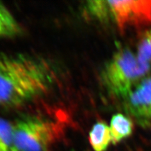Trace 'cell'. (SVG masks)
<instances>
[{"instance_id":"ba28073f","label":"cell","mask_w":151,"mask_h":151,"mask_svg":"<svg viewBox=\"0 0 151 151\" xmlns=\"http://www.w3.org/2000/svg\"><path fill=\"white\" fill-rule=\"evenodd\" d=\"M20 27L10 11L0 3V38L10 37L20 33Z\"/></svg>"},{"instance_id":"8992f818","label":"cell","mask_w":151,"mask_h":151,"mask_svg":"<svg viewBox=\"0 0 151 151\" xmlns=\"http://www.w3.org/2000/svg\"><path fill=\"white\" fill-rule=\"evenodd\" d=\"M89 140L94 151H105L112 142L110 127L105 122H97L89 132Z\"/></svg>"},{"instance_id":"30bf717a","label":"cell","mask_w":151,"mask_h":151,"mask_svg":"<svg viewBox=\"0 0 151 151\" xmlns=\"http://www.w3.org/2000/svg\"><path fill=\"white\" fill-rule=\"evenodd\" d=\"M84 7L88 15L97 20L106 22L110 20V10L107 1H89L85 4Z\"/></svg>"},{"instance_id":"8fae6325","label":"cell","mask_w":151,"mask_h":151,"mask_svg":"<svg viewBox=\"0 0 151 151\" xmlns=\"http://www.w3.org/2000/svg\"><path fill=\"white\" fill-rule=\"evenodd\" d=\"M138 59L144 63L151 62V30L145 32L139 42L137 48Z\"/></svg>"},{"instance_id":"6da1fadb","label":"cell","mask_w":151,"mask_h":151,"mask_svg":"<svg viewBox=\"0 0 151 151\" xmlns=\"http://www.w3.org/2000/svg\"><path fill=\"white\" fill-rule=\"evenodd\" d=\"M57 73L49 61L25 54L0 55V107L21 105L49 91Z\"/></svg>"},{"instance_id":"9c48e42d","label":"cell","mask_w":151,"mask_h":151,"mask_svg":"<svg viewBox=\"0 0 151 151\" xmlns=\"http://www.w3.org/2000/svg\"><path fill=\"white\" fill-rule=\"evenodd\" d=\"M0 151H19L14 132V124L0 117Z\"/></svg>"},{"instance_id":"5b68a950","label":"cell","mask_w":151,"mask_h":151,"mask_svg":"<svg viewBox=\"0 0 151 151\" xmlns=\"http://www.w3.org/2000/svg\"><path fill=\"white\" fill-rule=\"evenodd\" d=\"M125 111L141 126H151V77L144 78L124 100Z\"/></svg>"},{"instance_id":"52a82bcc","label":"cell","mask_w":151,"mask_h":151,"mask_svg":"<svg viewBox=\"0 0 151 151\" xmlns=\"http://www.w3.org/2000/svg\"><path fill=\"white\" fill-rule=\"evenodd\" d=\"M133 123L130 118L122 113H116L113 115L110 125L112 143L116 144L129 137L133 132Z\"/></svg>"},{"instance_id":"3957f363","label":"cell","mask_w":151,"mask_h":151,"mask_svg":"<svg viewBox=\"0 0 151 151\" xmlns=\"http://www.w3.org/2000/svg\"><path fill=\"white\" fill-rule=\"evenodd\" d=\"M63 131L58 121L44 117L28 116L14 124L19 151H50L61 138Z\"/></svg>"},{"instance_id":"7a4b0ae2","label":"cell","mask_w":151,"mask_h":151,"mask_svg":"<svg viewBox=\"0 0 151 151\" xmlns=\"http://www.w3.org/2000/svg\"><path fill=\"white\" fill-rule=\"evenodd\" d=\"M150 64L144 63L129 49L118 50L104 65L101 79L111 95L124 100L133 89L145 78Z\"/></svg>"},{"instance_id":"277c9868","label":"cell","mask_w":151,"mask_h":151,"mask_svg":"<svg viewBox=\"0 0 151 151\" xmlns=\"http://www.w3.org/2000/svg\"><path fill=\"white\" fill-rule=\"evenodd\" d=\"M110 20L120 28L129 23L151 22V1H107Z\"/></svg>"}]
</instances>
